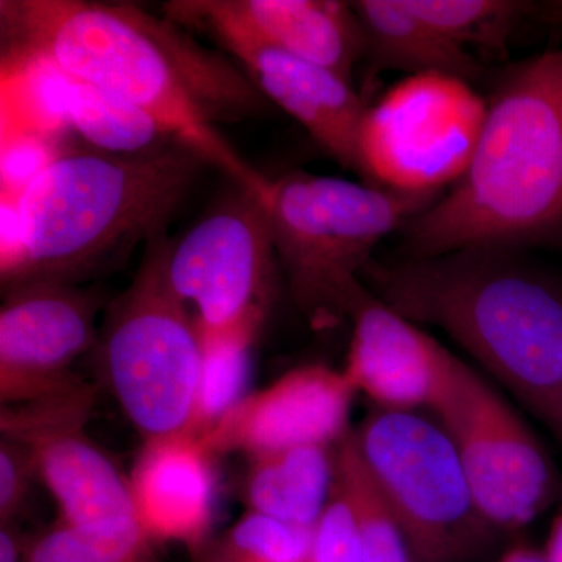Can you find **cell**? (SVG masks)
Returning a JSON list of instances; mask_svg holds the SVG:
<instances>
[{
  "label": "cell",
  "mask_w": 562,
  "mask_h": 562,
  "mask_svg": "<svg viewBox=\"0 0 562 562\" xmlns=\"http://www.w3.org/2000/svg\"><path fill=\"white\" fill-rule=\"evenodd\" d=\"M5 54L43 58L65 76L149 111L238 187L266 198L269 179L214 122L255 113L262 94L247 74L203 49L179 24L125 3L2 0Z\"/></svg>",
  "instance_id": "obj_1"
},
{
  "label": "cell",
  "mask_w": 562,
  "mask_h": 562,
  "mask_svg": "<svg viewBox=\"0 0 562 562\" xmlns=\"http://www.w3.org/2000/svg\"><path fill=\"white\" fill-rule=\"evenodd\" d=\"M210 161L176 140L140 154L69 147L13 202L2 236V284L69 283L166 227Z\"/></svg>",
  "instance_id": "obj_2"
},
{
  "label": "cell",
  "mask_w": 562,
  "mask_h": 562,
  "mask_svg": "<svg viewBox=\"0 0 562 562\" xmlns=\"http://www.w3.org/2000/svg\"><path fill=\"white\" fill-rule=\"evenodd\" d=\"M373 294L446 333L562 439V283L513 247L364 269Z\"/></svg>",
  "instance_id": "obj_3"
},
{
  "label": "cell",
  "mask_w": 562,
  "mask_h": 562,
  "mask_svg": "<svg viewBox=\"0 0 562 562\" xmlns=\"http://www.w3.org/2000/svg\"><path fill=\"white\" fill-rule=\"evenodd\" d=\"M401 232L408 258L562 236V47L503 76L468 169Z\"/></svg>",
  "instance_id": "obj_4"
},
{
  "label": "cell",
  "mask_w": 562,
  "mask_h": 562,
  "mask_svg": "<svg viewBox=\"0 0 562 562\" xmlns=\"http://www.w3.org/2000/svg\"><path fill=\"white\" fill-rule=\"evenodd\" d=\"M438 199L303 171L269 179L273 250L303 316L314 327L349 317L375 247Z\"/></svg>",
  "instance_id": "obj_5"
},
{
  "label": "cell",
  "mask_w": 562,
  "mask_h": 562,
  "mask_svg": "<svg viewBox=\"0 0 562 562\" xmlns=\"http://www.w3.org/2000/svg\"><path fill=\"white\" fill-rule=\"evenodd\" d=\"M168 246L166 235L147 244L94 346L111 394L146 442L192 436L201 373L198 324L166 279Z\"/></svg>",
  "instance_id": "obj_6"
},
{
  "label": "cell",
  "mask_w": 562,
  "mask_h": 562,
  "mask_svg": "<svg viewBox=\"0 0 562 562\" xmlns=\"http://www.w3.org/2000/svg\"><path fill=\"white\" fill-rule=\"evenodd\" d=\"M353 438L402 524L416 562L457 560L492 532L438 420L417 412L375 408L353 430Z\"/></svg>",
  "instance_id": "obj_7"
},
{
  "label": "cell",
  "mask_w": 562,
  "mask_h": 562,
  "mask_svg": "<svg viewBox=\"0 0 562 562\" xmlns=\"http://www.w3.org/2000/svg\"><path fill=\"white\" fill-rule=\"evenodd\" d=\"M430 409L449 435L492 531L522 530L552 505L560 491L552 458L471 366L453 358Z\"/></svg>",
  "instance_id": "obj_8"
},
{
  "label": "cell",
  "mask_w": 562,
  "mask_h": 562,
  "mask_svg": "<svg viewBox=\"0 0 562 562\" xmlns=\"http://www.w3.org/2000/svg\"><path fill=\"white\" fill-rule=\"evenodd\" d=\"M486 116L469 81L409 76L368 106L360 150L364 183L417 194L453 187L468 169Z\"/></svg>",
  "instance_id": "obj_9"
},
{
  "label": "cell",
  "mask_w": 562,
  "mask_h": 562,
  "mask_svg": "<svg viewBox=\"0 0 562 562\" xmlns=\"http://www.w3.org/2000/svg\"><path fill=\"white\" fill-rule=\"evenodd\" d=\"M276 261L265 199L238 187L179 241H169L166 279L184 305L194 306L199 330L222 331L268 312Z\"/></svg>",
  "instance_id": "obj_10"
},
{
  "label": "cell",
  "mask_w": 562,
  "mask_h": 562,
  "mask_svg": "<svg viewBox=\"0 0 562 562\" xmlns=\"http://www.w3.org/2000/svg\"><path fill=\"white\" fill-rule=\"evenodd\" d=\"M90 394L5 408L3 438L27 447L35 475L60 509V522L101 527L136 519L131 482L81 431Z\"/></svg>",
  "instance_id": "obj_11"
},
{
  "label": "cell",
  "mask_w": 562,
  "mask_h": 562,
  "mask_svg": "<svg viewBox=\"0 0 562 562\" xmlns=\"http://www.w3.org/2000/svg\"><path fill=\"white\" fill-rule=\"evenodd\" d=\"M0 310V395L3 406L49 401L79 387L69 369L98 342L92 294L41 281L7 291Z\"/></svg>",
  "instance_id": "obj_12"
},
{
  "label": "cell",
  "mask_w": 562,
  "mask_h": 562,
  "mask_svg": "<svg viewBox=\"0 0 562 562\" xmlns=\"http://www.w3.org/2000/svg\"><path fill=\"white\" fill-rule=\"evenodd\" d=\"M355 395L342 371L302 366L247 395L199 441L213 457L244 452L254 458L295 447L338 446L350 431Z\"/></svg>",
  "instance_id": "obj_13"
},
{
  "label": "cell",
  "mask_w": 562,
  "mask_h": 562,
  "mask_svg": "<svg viewBox=\"0 0 562 562\" xmlns=\"http://www.w3.org/2000/svg\"><path fill=\"white\" fill-rule=\"evenodd\" d=\"M176 24L232 29L353 83L364 35L350 3L336 0H177L166 3Z\"/></svg>",
  "instance_id": "obj_14"
},
{
  "label": "cell",
  "mask_w": 562,
  "mask_h": 562,
  "mask_svg": "<svg viewBox=\"0 0 562 562\" xmlns=\"http://www.w3.org/2000/svg\"><path fill=\"white\" fill-rule=\"evenodd\" d=\"M351 339L342 372L379 409L430 408L454 355L366 290L351 306Z\"/></svg>",
  "instance_id": "obj_15"
},
{
  "label": "cell",
  "mask_w": 562,
  "mask_h": 562,
  "mask_svg": "<svg viewBox=\"0 0 562 562\" xmlns=\"http://www.w3.org/2000/svg\"><path fill=\"white\" fill-rule=\"evenodd\" d=\"M206 32L238 58L262 98L294 117L333 160L362 177L360 136L368 105L353 83L232 29Z\"/></svg>",
  "instance_id": "obj_16"
},
{
  "label": "cell",
  "mask_w": 562,
  "mask_h": 562,
  "mask_svg": "<svg viewBox=\"0 0 562 562\" xmlns=\"http://www.w3.org/2000/svg\"><path fill=\"white\" fill-rule=\"evenodd\" d=\"M213 454L191 435L146 442L131 487L147 541L195 546L213 519Z\"/></svg>",
  "instance_id": "obj_17"
},
{
  "label": "cell",
  "mask_w": 562,
  "mask_h": 562,
  "mask_svg": "<svg viewBox=\"0 0 562 562\" xmlns=\"http://www.w3.org/2000/svg\"><path fill=\"white\" fill-rule=\"evenodd\" d=\"M350 5L360 21L372 70H402L408 77L443 74L469 83L482 76V65L471 52L417 16L405 0H358Z\"/></svg>",
  "instance_id": "obj_18"
},
{
  "label": "cell",
  "mask_w": 562,
  "mask_h": 562,
  "mask_svg": "<svg viewBox=\"0 0 562 562\" xmlns=\"http://www.w3.org/2000/svg\"><path fill=\"white\" fill-rule=\"evenodd\" d=\"M336 483V449L295 447L251 458L246 501L251 512L314 528Z\"/></svg>",
  "instance_id": "obj_19"
},
{
  "label": "cell",
  "mask_w": 562,
  "mask_h": 562,
  "mask_svg": "<svg viewBox=\"0 0 562 562\" xmlns=\"http://www.w3.org/2000/svg\"><path fill=\"white\" fill-rule=\"evenodd\" d=\"M268 312L250 314L227 330L201 331L202 361L192 436L202 439L247 397L251 349Z\"/></svg>",
  "instance_id": "obj_20"
},
{
  "label": "cell",
  "mask_w": 562,
  "mask_h": 562,
  "mask_svg": "<svg viewBox=\"0 0 562 562\" xmlns=\"http://www.w3.org/2000/svg\"><path fill=\"white\" fill-rule=\"evenodd\" d=\"M66 116L88 146L110 154H140L181 140L149 111L70 77Z\"/></svg>",
  "instance_id": "obj_21"
},
{
  "label": "cell",
  "mask_w": 562,
  "mask_h": 562,
  "mask_svg": "<svg viewBox=\"0 0 562 562\" xmlns=\"http://www.w3.org/2000/svg\"><path fill=\"white\" fill-rule=\"evenodd\" d=\"M336 483L350 503L362 562H416L402 524L361 460L353 430L336 447Z\"/></svg>",
  "instance_id": "obj_22"
},
{
  "label": "cell",
  "mask_w": 562,
  "mask_h": 562,
  "mask_svg": "<svg viewBox=\"0 0 562 562\" xmlns=\"http://www.w3.org/2000/svg\"><path fill=\"white\" fill-rule=\"evenodd\" d=\"M422 20L462 49L503 52L516 29L536 10L517 0H405Z\"/></svg>",
  "instance_id": "obj_23"
},
{
  "label": "cell",
  "mask_w": 562,
  "mask_h": 562,
  "mask_svg": "<svg viewBox=\"0 0 562 562\" xmlns=\"http://www.w3.org/2000/svg\"><path fill=\"white\" fill-rule=\"evenodd\" d=\"M146 542L138 520L101 527L60 522L33 542L25 562H132Z\"/></svg>",
  "instance_id": "obj_24"
},
{
  "label": "cell",
  "mask_w": 562,
  "mask_h": 562,
  "mask_svg": "<svg viewBox=\"0 0 562 562\" xmlns=\"http://www.w3.org/2000/svg\"><path fill=\"white\" fill-rule=\"evenodd\" d=\"M313 538L314 528L250 509L225 535L216 561L310 562Z\"/></svg>",
  "instance_id": "obj_25"
},
{
  "label": "cell",
  "mask_w": 562,
  "mask_h": 562,
  "mask_svg": "<svg viewBox=\"0 0 562 562\" xmlns=\"http://www.w3.org/2000/svg\"><path fill=\"white\" fill-rule=\"evenodd\" d=\"M310 562H362L353 513L338 483H335L327 509L314 527Z\"/></svg>",
  "instance_id": "obj_26"
},
{
  "label": "cell",
  "mask_w": 562,
  "mask_h": 562,
  "mask_svg": "<svg viewBox=\"0 0 562 562\" xmlns=\"http://www.w3.org/2000/svg\"><path fill=\"white\" fill-rule=\"evenodd\" d=\"M35 473L27 447L3 438L0 447V519L11 524L27 501L32 475Z\"/></svg>",
  "instance_id": "obj_27"
},
{
  "label": "cell",
  "mask_w": 562,
  "mask_h": 562,
  "mask_svg": "<svg viewBox=\"0 0 562 562\" xmlns=\"http://www.w3.org/2000/svg\"><path fill=\"white\" fill-rule=\"evenodd\" d=\"M22 543L20 535L11 528V524L2 525L0 530V562H21Z\"/></svg>",
  "instance_id": "obj_28"
},
{
  "label": "cell",
  "mask_w": 562,
  "mask_h": 562,
  "mask_svg": "<svg viewBox=\"0 0 562 562\" xmlns=\"http://www.w3.org/2000/svg\"><path fill=\"white\" fill-rule=\"evenodd\" d=\"M541 552L546 562H562V501Z\"/></svg>",
  "instance_id": "obj_29"
},
{
  "label": "cell",
  "mask_w": 562,
  "mask_h": 562,
  "mask_svg": "<svg viewBox=\"0 0 562 562\" xmlns=\"http://www.w3.org/2000/svg\"><path fill=\"white\" fill-rule=\"evenodd\" d=\"M497 562H546L543 561L541 550H536L535 547L528 543L519 542L512 549L506 550L502 554L501 560Z\"/></svg>",
  "instance_id": "obj_30"
},
{
  "label": "cell",
  "mask_w": 562,
  "mask_h": 562,
  "mask_svg": "<svg viewBox=\"0 0 562 562\" xmlns=\"http://www.w3.org/2000/svg\"><path fill=\"white\" fill-rule=\"evenodd\" d=\"M132 562H147L146 560H144V553L143 554H139L138 558H136L135 561H132Z\"/></svg>",
  "instance_id": "obj_31"
},
{
  "label": "cell",
  "mask_w": 562,
  "mask_h": 562,
  "mask_svg": "<svg viewBox=\"0 0 562 562\" xmlns=\"http://www.w3.org/2000/svg\"><path fill=\"white\" fill-rule=\"evenodd\" d=\"M216 562H220V561H216Z\"/></svg>",
  "instance_id": "obj_32"
}]
</instances>
